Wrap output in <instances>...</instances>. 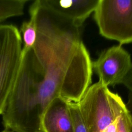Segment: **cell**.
<instances>
[{
  "label": "cell",
  "mask_w": 132,
  "mask_h": 132,
  "mask_svg": "<svg viewBox=\"0 0 132 132\" xmlns=\"http://www.w3.org/2000/svg\"><path fill=\"white\" fill-rule=\"evenodd\" d=\"M37 38L33 50L54 76L59 97L78 103L90 86L92 62L79 28L42 7L34 13Z\"/></svg>",
  "instance_id": "6da1fadb"
},
{
  "label": "cell",
  "mask_w": 132,
  "mask_h": 132,
  "mask_svg": "<svg viewBox=\"0 0 132 132\" xmlns=\"http://www.w3.org/2000/svg\"><path fill=\"white\" fill-rule=\"evenodd\" d=\"M57 97L54 82L33 48L22 51L18 75L2 114L5 129L12 132H43L44 113Z\"/></svg>",
  "instance_id": "7a4b0ae2"
},
{
  "label": "cell",
  "mask_w": 132,
  "mask_h": 132,
  "mask_svg": "<svg viewBox=\"0 0 132 132\" xmlns=\"http://www.w3.org/2000/svg\"><path fill=\"white\" fill-rule=\"evenodd\" d=\"M123 102L100 81L90 86L77 103L88 132H104L114 121L116 109Z\"/></svg>",
  "instance_id": "3957f363"
},
{
  "label": "cell",
  "mask_w": 132,
  "mask_h": 132,
  "mask_svg": "<svg viewBox=\"0 0 132 132\" xmlns=\"http://www.w3.org/2000/svg\"><path fill=\"white\" fill-rule=\"evenodd\" d=\"M22 38L12 24H0V115L14 86L22 59Z\"/></svg>",
  "instance_id": "277c9868"
},
{
  "label": "cell",
  "mask_w": 132,
  "mask_h": 132,
  "mask_svg": "<svg viewBox=\"0 0 132 132\" xmlns=\"http://www.w3.org/2000/svg\"><path fill=\"white\" fill-rule=\"evenodd\" d=\"M94 12L103 37L120 45L132 42V0H99Z\"/></svg>",
  "instance_id": "5b68a950"
},
{
  "label": "cell",
  "mask_w": 132,
  "mask_h": 132,
  "mask_svg": "<svg viewBox=\"0 0 132 132\" xmlns=\"http://www.w3.org/2000/svg\"><path fill=\"white\" fill-rule=\"evenodd\" d=\"M92 69L104 86L122 84L132 72L130 55L121 45L112 46L103 52L92 63Z\"/></svg>",
  "instance_id": "8992f818"
},
{
  "label": "cell",
  "mask_w": 132,
  "mask_h": 132,
  "mask_svg": "<svg viewBox=\"0 0 132 132\" xmlns=\"http://www.w3.org/2000/svg\"><path fill=\"white\" fill-rule=\"evenodd\" d=\"M99 0H41L43 6L59 18L79 28L94 12Z\"/></svg>",
  "instance_id": "52a82bcc"
},
{
  "label": "cell",
  "mask_w": 132,
  "mask_h": 132,
  "mask_svg": "<svg viewBox=\"0 0 132 132\" xmlns=\"http://www.w3.org/2000/svg\"><path fill=\"white\" fill-rule=\"evenodd\" d=\"M41 125L43 132H73L68 102L60 97L54 98L44 113Z\"/></svg>",
  "instance_id": "ba28073f"
},
{
  "label": "cell",
  "mask_w": 132,
  "mask_h": 132,
  "mask_svg": "<svg viewBox=\"0 0 132 132\" xmlns=\"http://www.w3.org/2000/svg\"><path fill=\"white\" fill-rule=\"evenodd\" d=\"M27 0H0V22L24 14Z\"/></svg>",
  "instance_id": "9c48e42d"
},
{
  "label": "cell",
  "mask_w": 132,
  "mask_h": 132,
  "mask_svg": "<svg viewBox=\"0 0 132 132\" xmlns=\"http://www.w3.org/2000/svg\"><path fill=\"white\" fill-rule=\"evenodd\" d=\"M22 41L24 45L23 52H26L33 48L37 38V27L34 16L30 14V19L22 23L21 27Z\"/></svg>",
  "instance_id": "30bf717a"
},
{
  "label": "cell",
  "mask_w": 132,
  "mask_h": 132,
  "mask_svg": "<svg viewBox=\"0 0 132 132\" xmlns=\"http://www.w3.org/2000/svg\"><path fill=\"white\" fill-rule=\"evenodd\" d=\"M116 132H132V116L123 102L115 113Z\"/></svg>",
  "instance_id": "8fae6325"
},
{
  "label": "cell",
  "mask_w": 132,
  "mask_h": 132,
  "mask_svg": "<svg viewBox=\"0 0 132 132\" xmlns=\"http://www.w3.org/2000/svg\"><path fill=\"white\" fill-rule=\"evenodd\" d=\"M68 104L73 122V132H88L80 113L77 103L68 102Z\"/></svg>",
  "instance_id": "7c38bea8"
},
{
  "label": "cell",
  "mask_w": 132,
  "mask_h": 132,
  "mask_svg": "<svg viewBox=\"0 0 132 132\" xmlns=\"http://www.w3.org/2000/svg\"><path fill=\"white\" fill-rule=\"evenodd\" d=\"M124 84L132 92V73L123 81Z\"/></svg>",
  "instance_id": "4fadbf2b"
},
{
  "label": "cell",
  "mask_w": 132,
  "mask_h": 132,
  "mask_svg": "<svg viewBox=\"0 0 132 132\" xmlns=\"http://www.w3.org/2000/svg\"><path fill=\"white\" fill-rule=\"evenodd\" d=\"M104 132H116L115 120L108 126V127L105 129Z\"/></svg>",
  "instance_id": "5bb4252c"
},
{
  "label": "cell",
  "mask_w": 132,
  "mask_h": 132,
  "mask_svg": "<svg viewBox=\"0 0 132 132\" xmlns=\"http://www.w3.org/2000/svg\"><path fill=\"white\" fill-rule=\"evenodd\" d=\"M1 132H12V131H10V130H7V129H5L4 130H3V131H1Z\"/></svg>",
  "instance_id": "9a60e30c"
}]
</instances>
